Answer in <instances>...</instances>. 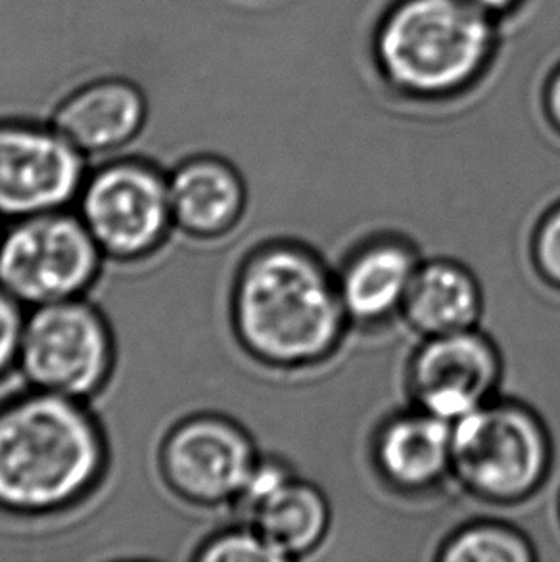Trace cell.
<instances>
[{
    "label": "cell",
    "mask_w": 560,
    "mask_h": 562,
    "mask_svg": "<svg viewBox=\"0 0 560 562\" xmlns=\"http://www.w3.org/2000/svg\"><path fill=\"white\" fill-rule=\"evenodd\" d=\"M23 325V305L0 286V379L18 366Z\"/></svg>",
    "instance_id": "obj_20"
},
{
    "label": "cell",
    "mask_w": 560,
    "mask_h": 562,
    "mask_svg": "<svg viewBox=\"0 0 560 562\" xmlns=\"http://www.w3.org/2000/svg\"><path fill=\"white\" fill-rule=\"evenodd\" d=\"M421 261L418 251L397 236L359 244L336 274L349 323L377 327L402 313Z\"/></svg>",
    "instance_id": "obj_13"
},
{
    "label": "cell",
    "mask_w": 560,
    "mask_h": 562,
    "mask_svg": "<svg viewBox=\"0 0 560 562\" xmlns=\"http://www.w3.org/2000/svg\"><path fill=\"white\" fill-rule=\"evenodd\" d=\"M441 562H530L536 551L520 530L505 522L478 520L451 533L439 548Z\"/></svg>",
    "instance_id": "obj_17"
},
{
    "label": "cell",
    "mask_w": 560,
    "mask_h": 562,
    "mask_svg": "<svg viewBox=\"0 0 560 562\" xmlns=\"http://www.w3.org/2000/svg\"><path fill=\"white\" fill-rule=\"evenodd\" d=\"M77 207L102 254L120 261L150 256L175 227L167 176L150 161L100 166L85 179Z\"/></svg>",
    "instance_id": "obj_7"
},
{
    "label": "cell",
    "mask_w": 560,
    "mask_h": 562,
    "mask_svg": "<svg viewBox=\"0 0 560 562\" xmlns=\"http://www.w3.org/2000/svg\"><path fill=\"white\" fill-rule=\"evenodd\" d=\"M104 254L79 213H38L0 235V286L23 307L81 297Z\"/></svg>",
    "instance_id": "obj_5"
},
{
    "label": "cell",
    "mask_w": 560,
    "mask_h": 562,
    "mask_svg": "<svg viewBox=\"0 0 560 562\" xmlns=\"http://www.w3.org/2000/svg\"><path fill=\"white\" fill-rule=\"evenodd\" d=\"M197 559L208 562H287V555L275 548L256 526L231 528L213 536L198 551Z\"/></svg>",
    "instance_id": "obj_18"
},
{
    "label": "cell",
    "mask_w": 560,
    "mask_h": 562,
    "mask_svg": "<svg viewBox=\"0 0 560 562\" xmlns=\"http://www.w3.org/2000/svg\"><path fill=\"white\" fill-rule=\"evenodd\" d=\"M453 423L411 407L387 418L372 441V461L380 479L402 494L438 487L453 471Z\"/></svg>",
    "instance_id": "obj_12"
},
{
    "label": "cell",
    "mask_w": 560,
    "mask_h": 562,
    "mask_svg": "<svg viewBox=\"0 0 560 562\" xmlns=\"http://www.w3.org/2000/svg\"><path fill=\"white\" fill-rule=\"evenodd\" d=\"M87 156L53 125L0 122V217L23 220L76 204Z\"/></svg>",
    "instance_id": "obj_8"
},
{
    "label": "cell",
    "mask_w": 560,
    "mask_h": 562,
    "mask_svg": "<svg viewBox=\"0 0 560 562\" xmlns=\"http://www.w3.org/2000/svg\"><path fill=\"white\" fill-rule=\"evenodd\" d=\"M231 315L251 358L275 369L318 366L348 330L338 279L303 244L259 246L236 274Z\"/></svg>",
    "instance_id": "obj_1"
},
{
    "label": "cell",
    "mask_w": 560,
    "mask_h": 562,
    "mask_svg": "<svg viewBox=\"0 0 560 562\" xmlns=\"http://www.w3.org/2000/svg\"><path fill=\"white\" fill-rule=\"evenodd\" d=\"M175 227L212 240L238 225L246 207V187L233 164L217 156H194L167 176Z\"/></svg>",
    "instance_id": "obj_14"
},
{
    "label": "cell",
    "mask_w": 560,
    "mask_h": 562,
    "mask_svg": "<svg viewBox=\"0 0 560 562\" xmlns=\"http://www.w3.org/2000/svg\"><path fill=\"white\" fill-rule=\"evenodd\" d=\"M544 108H546L547 120L553 125V130L560 133V66L547 79Z\"/></svg>",
    "instance_id": "obj_21"
},
{
    "label": "cell",
    "mask_w": 560,
    "mask_h": 562,
    "mask_svg": "<svg viewBox=\"0 0 560 562\" xmlns=\"http://www.w3.org/2000/svg\"><path fill=\"white\" fill-rule=\"evenodd\" d=\"M469 2L480 8L485 14L492 15L493 20H497L501 15L513 14L524 0H469Z\"/></svg>",
    "instance_id": "obj_22"
},
{
    "label": "cell",
    "mask_w": 560,
    "mask_h": 562,
    "mask_svg": "<svg viewBox=\"0 0 560 562\" xmlns=\"http://www.w3.org/2000/svg\"><path fill=\"white\" fill-rule=\"evenodd\" d=\"M531 261L539 277L560 290V204L539 221L531 240Z\"/></svg>",
    "instance_id": "obj_19"
},
{
    "label": "cell",
    "mask_w": 560,
    "mask_h": 562,
    "mask_svg": "<svg viewBox=\"0 0 560 562\" xmlns=\"http://www.w3.org/2000/svg\"><path fill=\"white\" fill-rule=\"evenodd\" d=\"M107 319L83 297L31 307L18 367L33 390L85 402L99 394L114 369Z\"/></svg>",
    "instance_id": "obj_6"
},
{
    "label": "cell",
    "mask_w": 560,
    "mask_h": 562,
    "mask_svg": "<svg viewBox=\"0 0 560 562\" xmlns=\"http://www.w3.org/2000/svg\"><path fill=\"white\" fill-rule=\"evenodd\" d=\"M244 513L248 522L280 549L288 561L313 553L331 528V505L325 494L295 476Z\"/></svg>",
    "instance_id": "obj_16"
},
{
    "label": "cell",
    "mask_w": 560,
    "mask_h": 562,
    "mask_svg": "<svg viewBox=\"0 0 560 562\" xmlns=\"http://www.w3.org/2000/svg\"><path fill=\"white\" fill-rule=\"evenodd\" d=\"M451 453V476L470 495L495 505L530 499L553 463L551 438L538 413L497 397L455 420Z\"/></svg>",
    "instance_id": "obj_4"
},
{
    "label": "cell",
    "mask_w": 560,
    "mask_h": 562,
    "mask_svg": "<svg viewBox=\"0 0 560 562\" xmlns=\"http://www.w3.org/2000/svg\"><path fill=\"white\" fill-rule=\"evenodd\" d=\"M501 376L500 350L477 327L424 338L411 358L407 386L417 407L455 423L492 402Z\"/></svg>",
    "instance_id": "obj_10"
},
{
    "label": "cell",
    "mask_w": 560,
    "mask_h": 562,
    "mask_svg": "<svg viewBox=\"0 0 560 562\" xmlns=\"http://www.w3.org/2000/svg\"><path fill=\"white\" fill-rule=\"evenodd\" d=\"M148 120L141 85L125 77H100L79 85L54 108L51 125L77 150L107 156L130 146Z\"/></svg>",
    "instance_id": "obj_11"
},
{
    "label": "cell",
    "mask_w": 560,
    "mask_h": 562,
    "mask_svg": "<svg viewBox=\"0 0 560 562\" xmlns=\"http://www.w3.org/2000/svg\"><path fill=\"white\" fill-rule=\"evenodd\" d=\"M495 46V20L469 0H395L374 33V60L400 94L444 100L484 76Z\"/></svg>",
    "instance_id": "obj_3"
},
{
    "label": "cell",
    "mask_w": 560,
    "mask_h": 562,
    "mask_svg": "<svg viewBox=\"0 0 560 562\" xmlns=\"http://www.w3.org/2000/svg\"><path fill=\"white\" fill-rule=\"evenodd\" d=\"M559 517H560V510H559Z\"/></svg>",
    "instance_id": "obj_23"
},
{
    "label": "cell",
    "mask_w": 560,
    "mask_h": 562,
    "mask_svg": "<svg viewBox=\"0 0 560 562\" xmlns=\"http://www.w3.org/2000/svg\"><path fill=\"white\" fill-rule=\"evenodd\" d=\"M482 307V289L469 267L439 258L421 261L402 315L415 333L428 338L477 328Z\"/></svg>",
    "instance_id": "obj_15"
},
{
    "label": "cell",
    "mask_w": 560,
    "mask_h": 562,
    "mask_svg": "<svg viewBox=\"0 0 560 562\" xmlns=\"http://www.w3.org/2000/svg\"><path fill=\"white\" fill-rule=\"evenodd\" d=\"M107 440L83 402L33 390L0 407V510L43 517L99 486Z\"/></svg>",
    "instance_id": "obj_2"
},
{
    "label": "cell",
    "mask_w": 560,
    "mask_h": 562,
    "mask_svg": "<svg viewBox=\"0 0 560 562\" xmlns=\"http://www.w3.org/2000/svg\"><path fill=\"white\" fill-rule=\"evenodd\" d=\"M258 461L250 434L221 415H197L175 425L159 453L167 486L204 507L238 502Z\"/></svg>",
    "instance_id": "obj_9"
}]
</instances>
